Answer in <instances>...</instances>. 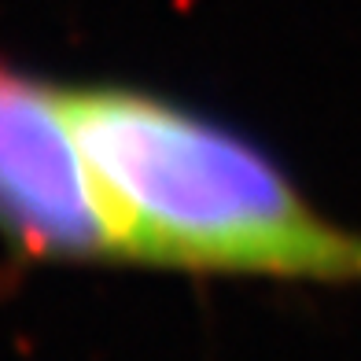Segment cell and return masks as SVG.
Wrapping results in <instances>:
<instances>
[{"label": "cell", "mask_w": 361, "mask_h": 361, "mask_svg": "<svg viewBox=\"0 0 361 361\" xmlns=\"http://www.w3.org/2000/svg\"><path fill=\"white\" fill-rule=\"evenodd\" d=\"M118 262L361 284V233L225 122L133 85H63Z\"/></svg>", "instance_id": "cell-1"}, {"label": "cell", "mask_w": 361, "mask_h": 361, "mask_svg": "<svg viewBox=\"0 0 361 361\" xmlns=\"http://www.w3.org/2000/svg\"><path fill=\"white\" fill-rule=\"evenodd\" d=\"M0 233L48 262H118L63 89L0 63Z\"/></svg>", "instance_id": "cell-2"}]
</instances>
